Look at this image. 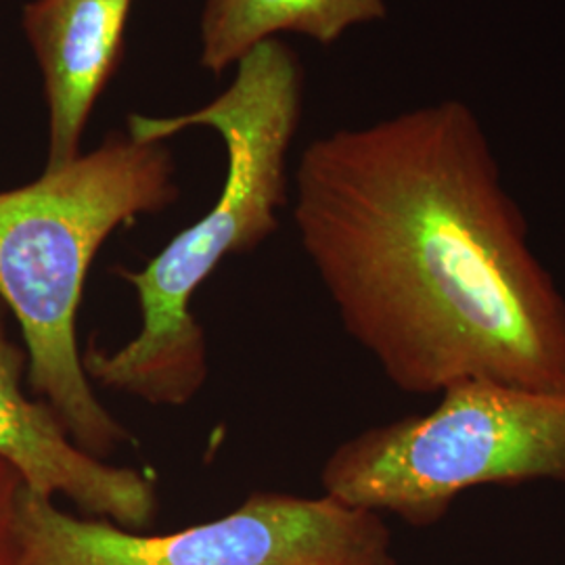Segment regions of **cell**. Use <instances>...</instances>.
<instances>
[{
    "label": "cell",
    "instance_id": "6da1fadb",
    "mask_svg": "<svg viewBox=\"0 0 565 565\" xmlns=\"http://www.w3.org/2000/svg\"><path fill=\"white\" fill-rule=\"evenodd\" d=\"M294 224L345 333L396 390H565L564 291L467 103L310 142Z\"/></svg>",
    "mask_w": 565,
    "mask_h": 565
},
{
    "label": "cell",
    "instance_id": "7a4b0ae2",
    "mask_svg": "<svg viewBox=\"0 0 565 565\" xmlns=\"http://www.w3.org/2000/svg\"><path fill=\"white\" fill-rule=\"evenodd\" d=\"M302 95L298 55L270 39L237 61L235 81L214 102L181 116H128L126 135L141 142H166L193 126L216 130L226 149V179L210 212L156 258L137 270H116L137 294L141 329L111 352L88 345L82 364L93 385L151 406H184L202 392L210 364L193 296L224 258L256 249L279 228Z\"/></svg>",
    "mask_w": 565,
    "mask_h": 565
},
{
    "label": "cell",
    "instance_id": "3957f363",
    "mask_svg": "<svg viewBox=\"0 0 565 565\" xmlns=\"http://www.w3.org/2000/svg\"><path fill=\"white\" fill-rule=\"evenodd\" d=\"M177 200L166 142L128 135L0 193V302L20 324L30 387L97 459L137 440L103 406L82 364L76 321L86 275L116 228Z\"/></svg>",
    "mask_w": 565,
    "mask_h": 565
},
{
    "label": "cell",
    "instance_id": "277c9868",
    "mask_svg": "<svg viewBox=\"0 0 565 565\" xmlns=\"http://www.w3.org/2000/svg\"><path fill=\"white\" fill-rule=\"evenodd\" d=\"M530 482L565 484V390L482 380L343 440L321 471L327 497L417 527L438 524L467 490Z\"/></svg>",
    "mask_w": 565,
    "mask_h": 565
},
{
    "label": "cell",
    "instance_id": "5b68a950",
    "mask_svg": "<svg viewBox=\"0 0 565 565\" xmlns=\"http://www.w3.org/2000/svg\"><path fill=\"white\" fill-rule=\"evenodd\" d=\"M20 565H396L380 513L331 497L256 492L221 520L149 536L74 518L23 486Z\"/></svg>",
    "mask_w": 565,
    "mask_h": 565
},
{
    "label": "cell",
    "instance_id": "8992f818",
    "mask_svg": "<svg viewBox=\"0 0 565 565\" xmlns=\"http://www.w3.org/2000/svg\"><path fill=\"white\" fill-rule=\"evenodd\" d=\"M25 356L7 338L0 315V461L32 494L63 497L93 520L128 532L149 527L158 511L151 476L109 465L74 443L55 408L30 401L21 387Z\"/></svg>",
    "mask_w": 565,
    "mask_h": 565
},
{
    "label": "cell",
    "instance_id": "52a82bcc",
    "mask_svg": "<svg viewBox=\"0 0 565 565\" xmlns=\"http://www.w3.org/2000/svg\"><path fill=\"white\" fill-rule=\"evenodd\" d=\"M132 0H32L23 30L41 67L49 105V160L81 156L82 135L124 51Z\"/></svg>",
    "mask_w": 565,
    "mask_h": 565
},
{
    "label": "cell",
    "instance_id": "ba28073f",
    "mask_svg": "<svg viewBox=\"0 0 565 565\" xmlns=\"http://www.w3.org/2000/svg\"><path fill=\"white\" fill-rule=\"evenodd\" d=\"M385 15V0H205L200 63L212 74H223L281 32L333 44L350 28Z\"/></svg>",
    "mask_w": 565,
    "mask_h": 565
},
{
    "label": "cell",
    "instance_id": "9c48e42d",
    "mask_svg": "<svg viewBox=\"0 0 565 565\" xmlns=\"http://www.w3.org/2000/svg\"><path fill=\"white\" fill-rule=\"evenodd\" d=\"M20 476L0 461V565H20V545L15 534V505Z\"/></svg>",
    "mask_w": 565,
    "mask_h": 565
}]
</instances>
